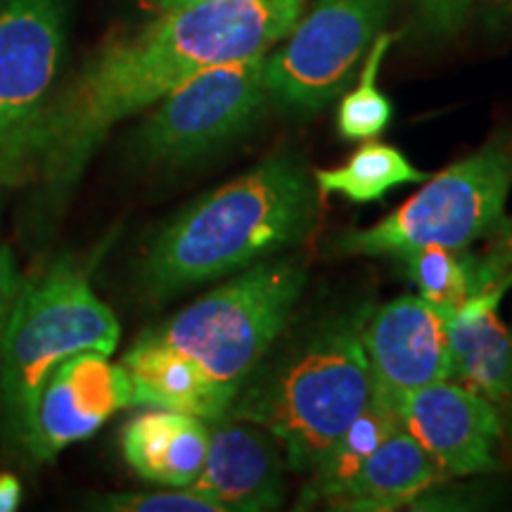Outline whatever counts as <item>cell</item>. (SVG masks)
Returning <instances> with one entry per match:
<instances>
[{"label":"cell","instance_id":"14","mask_svg":"<svg viewBox=\"0 0 512 512\" xmlns=\"http://www.w3.org/2000/svg\"><path fill=\"white\" fill-rule=\"evenodd\" d=\"M510 290L475 294L446 316L451 380L472 389L496 408L512 439V332L498 316Z\"/></svg>","mask_w":512,"mask_h":512},{"label":"cell","instance_id":"19","mask_svg":"<svg viewBox=\"0 0 512 512\" xmlns=\"http://www.w3.org/2000/svg\"><path fill=\"white\" fill-rule=\"evenodd\" d=\"M313 181L320 195L337 192L351 202L368 204L382 200L399 185L427 181V174L415 169L401 150L370 138L363 140L349 162L339 169L313 171Z\"/></svg>","mask_w":512,"mask_h":512},{"label":"cell","instance_id":"8","mask_svg":"<svg viewBox=\"0 0 512 512\" xmlns=\"http://www.w3.org/2000/svg\"><path fill=\"white\" fill-rule=\"evenodd\" d=\"M62 50L60 0H0V192L34 181L36 140Z\"/></svg>","mask_w":512,"mask_h":512},{"label":"cell","instance_id":"17","mask_svg":"<svg viewBox=\"0 0 512 512\" xmlns=\"http://www.w3.org/2000/svg\"><path fill=\"white\" fill-rule=\"evenodd\" d=\"M441 479L444 475L430 453L415 441L406 427L399 425L375 448L366 465L330 505L358 512L399 510Z\"/></svg>","mask_w":512,"mask_h":512},{"label":"cell","instance_id":"10","mask_svg":"<svg viewBox=\"0 0 512 512\" xmlns=\"http://www.w3.org/2000/svg\"><path fill=\"white\" fill-rule=\"evenodd\" d=\"M401 425L430 453L444 479L472 477L501 465L508 439L489 401L453 380L415 389L396 403Z\"/></svg>","mask_w":512,"mask_h":512},{"label":"cell","instance_id":"22","mask_svg":"<svg viewBox=\"0 0 512 512\" xmlns=\"http://www.w3.org/2000/svg\"><path fill=\"white\" fill-rule=\"evenodd\" d=\"M102 508L124 512H226L214 496L204 494L197 486H174V491H152V494H117L107 496Z\"/></svg>","mask_w":512,"mask_h":512},{"label":"cell","instance_id":"12","mask_svg":"<svg viewBox=\"0 0 512 512\" xmlns=\"http://www.w3.org/2000/svg\"><path fill=\"white\" fill-rule=\"evenodd\" d=\"M361 339L373 375V392L394 406L415 389L451 380L446 313L434 309L420 294H403L368 313Z\"/></svg>","mask_w":512,"mask_h":512},{"label":"cell","instance_id":"9","mask_svg":"<svg viewBox=\"0 0 512 512\" xmlns=\"http://www.w3.org/2000/svg\"><path fill=\"white\" fill-rule=\"evenodd\" d=\"M268 102L266 53L214 64L157 102L138 150L155 164L192 162L249 131Z\"/></svg>","mask_w":512,"mask_h":512},{"label":"cell","instance_id":"1","mask_svg":"<svg viewBox=\"0 0 512 512\" xmlns=\"http://www.w3.org/2000/svg\"><path fill=\"white\" fill-rule=\"evenodd\" d=\"M304 8L306 0H207L159 12L136 34L102 46L43 114L34 181L46 200L57 204L79 183L114 124L202 69L268 53Z\"/></svg>","mask_w":512,"mask_h":512},{"label":"cell","instance_id":"3","mask_svg":"<svg viewBox=\"0 0 512 512\" xmlns=\"http://www.w3.org/2000/svg\"><path fill=\"white\" fill-rule=\"evenodd\" d=\"M366 311L320 323L240 389L228 418L264 427L292 470H316L373 396L363 349Z\"/></svg>","mask_w":512,"mask_h":512},{"label":"cell","instance_id":"27","mask_svg":"<svg viewBox=\"0 0 512 512\" xmlns=\"http://www.w3.org/2000/svg\"><path fill=\"white\" fill-rule=\"evenodd\" d=\"M496 15H512V0H484Z\"/></svg>","mask_w":512,"mask_h":512},{"label":"cell","instance_id":"11","mask_svg":"<svg viewBox=\"0 0 512 512\" xmlns=\"http://www.w3.org/2000/svg\"><path fill=\"white\" fill-rule=\"evenodd\" d=\"M126 406H133V387L124 366H114L100 351H81L46 377L24 441L34 458L50 460Z\"/></svg>","mask_w":512,"mask_h":512},{"label":"cell","instance_id":"24","mask_svg":"<svg viewBox=\"0 0 512 512\" xmlns=\"http://www.w3.org/2000/svg\"><path fill=\"white\" fill-rule=\"evenodd\" d=\"M19 287L22 285H19L15 259H12L8 247L0 245V339H3L5 323H8V316L12 311V304H15Z\"/></svg>","mask_w":512,"mask_h":512},{"label":"cell","instance_id":"20","mask_svg":"<svg viewBox=\"0 0 512 512\" xmlns=\"http://www.w3.org/2000/svg\"><path fill=\"white\" fill-rule=\"evenodd\" d=\"M394 43V34L380 31L363 57L354 91L344 95L337 107V131L344 140L377 138L392 121V102L377 86L382 62Z\"/></svg>","mask_w":512,"mask_h":512},{"label":"cell","instance_id":"4","mask_svg":"<svg viewBox=\"0 0 512 512\" xmlns=\"http://www.w3.org/2000/svg\"><path fill=\"white\" fill-rule=\"evenodd\" d=\"M119 335L110 306L67 261L19 287L0 339V403L19 437H27L38 394L57 363L81 351L110 356Z\"/></svg>","mask_w":512,"mask_h":512},{"label":"cell","instance_id":"16","mask_svg":"<svg viewBox=\"0 0 512 512\" xmlns=\"http://www.w3.org/2000/svg\"><path fill=\"white\" fill-rule=\"evenodd\" d=\"M207 448V420L166 408L136 415L121 432V451L131 470L145 482L171 489L200 477Z\"/></svg>","mask_w":512,"mask_h":512},{"label":"cell","instance_id":"5","mask_svg":"<svg viewBox=\"0 0 512 512\" xmlns=\"http://www.w3.org/2000/svg\"><path fill=\"white\" fill-rule=\"evenodd\" d=\"M304 285L299 264L264 259L150 332L238 396L283 335Z\"/></svg>","mask_w":512,"mask_h":512},{"label":"cell","instance_id":"2","mask_svg":"<svg viewBox=\"0 0 512 512\" xmlns=\"http://www.w3.org/2000/svg\"><path fill=\"white\" fill-rule=\"evenodd\" d=\"M316 216L318 188L304 166L290 155L266 159L171 221L147 249L140 283L147 297L166 299L242 271L302 242Z\"/></svg>","mask_w":512,"mask_h":512},{"label":"cell","instance_id":"6","mask_svg":"<svg viewBox=\"0 0 512 512\" xmlns=\"http://www.w3.org/2000/svg\"><path fill=\"white\" fill-rule=\"evenodd\" d=\"M512 188V136L489 140L482 150L427 178L420 192L375 226L339 235L337 252L406 259L415 249H467L508 226L505 204Z\"/></svg>","mask_w":512,"mask_h":512},{"label":"cell","instance_id":"18","mask_svg":"<svg viewBox=\"0 0 512 512\" xmlns=\"http://www.w3.org/2000/svg\"><path fill=\"white\" fill-rule=\"evenodd\" d=\"M401 425L399 411L394 403L382 399L380 394L370 396L368 406L358 413V418L347 427V432L337 439L316 470L313 482L304 491L302 503H332L351 484L366 460L384 439Z\"/></svg>","mask_w":512,"mask_h":512},{"label":"cell","instance_id":"26","mask_svg":"<svg viewBox=\"0 0 512 512\" xmlns=\"http://www.w3.org/2000/svg\"><path fill=\"white\" fill-rule=\"evenodd\" d=\"M197 3H207V0H155V8L159 12H166V10L190 8V5H197Z\"/></svg>","mask_w":512,"mask_h":512},{"label":"cell","instance_id":"15","mask_svg":"<svg viewBox=\"0 0 512 512\" xmlns=\"http://www.w3.org/2000/svg\"><path fill=\"white\" fill-rule=\"evenodd\" d=\"M121 366L133 387V403L195 415L207 422L228 418L238 396L223 389L188 354L145 332Z\"/></svg>","mask_w":512,"mask_h":512},{"label":"cell","instance_id":"23","mask_svg":"<svg viewBox=\"0 0 512 512\" xmlns=\"http://www.w3.org/2000/svg\"><path fill=\"white\" fill-rule=\"evenodd\" d=\"M420 27L432 36H453L463 29L472 0H415Z\"/></svg>","mask_w":512,"mask_h":512},{"label":"cell","instance_id":"13","mask_svg":"<svg viewBox=\"0 0 512 512\" xmlns=\"http://www.w3.org/2000/svg\"><path fill=\"white\" fill-rule=\"evenodd\" d=\"M283 453L264 427L223 418L209 430L207 460L192 486L226 510L261 512L283 503Z\"/></svg>","mask_w":512,"mask_h":512},{"label":"cell","instance_id":"21","mask_svg":"<svg viewBox=\"0 0 512 512\" xmlns=\"http://www.w3.org/2000/svg\"><path fill=\"white\" fill-rule=\"evenodd\" d=\"M403 264L420 297L446 316L475 294L465 249L456 252L430 245L415 249L403 259Z\"/></svg>","mask_w":512,"mask_h":512},{"label":"cell","instance_id":"28","mask_svg":"<svg viewBox=\"0 0 512 512\" xmlns=\"http://www.w3.org/2000/svg\"><path fill=\"white\" fill-rule=\"evenodd\" d=\"M152 3H155V0H152Z\"/></svg>","mask_w":512,"mask_h":512},{"label":"cell","instance_id":"7","mask_svg":"<svg viewBox=\"0 0 512 512\" xmlns=\"http://www.w3.org/2000/svg\"><path fill=\"white\" fill-rule=\"evenodd\" d=\"M394 0H316L266 53V88L275 105L313 114L354 79Z\"/></svg>","mask_w":512,"mask_h":512},{"label":"cell","instance_id":"25","mask_svg":"<svg viewBox=\"0 0 512 512\" xmlns=\"http://www.w3.org/2000/svg\"><path fill=\"white\" fill-rule=\"evenodd\" d=\"M22 501V484L15 475H0V512H12Z\"/></svg>","mask_w":512,"mask_h":512}]
</instances>
